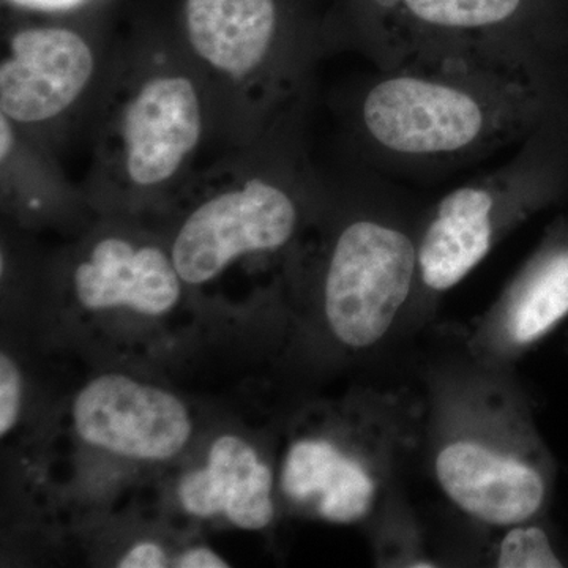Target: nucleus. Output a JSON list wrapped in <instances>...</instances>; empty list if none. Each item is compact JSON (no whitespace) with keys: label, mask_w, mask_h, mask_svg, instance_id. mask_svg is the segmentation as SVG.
Masks as SVG:
<instances>
[{"label":"nucleus","mask_w":568,"mask_h":568,"mask_svg":"<svg viewBox=\"0 0 568 568\" xmlns=\"http://www.w3.org/2000/svg\"><path fill=\"white\" fill-rule=\"evenodd\" d=\"M568 104V85L467 63L377 70L354 102L369 160L396 174H436L519 145Z\"/></svg>","instance_id":"obj_1"},{"label":"nucleus","mask_w":568,"mask_h":568,"mask_svg":"<svg viewBox=\"0 0 568 568\" xmlns=\"http://www.w3.org/2000/svg\"><path fill=\"white\" fill-rule=\"evenodd\" d=\"M358 41L377 70L467 63L568 84V21L545 0H372Z\"/></svg>","instance_id":"obj_2"},{"label":"nucleus","mask_w":568,"mask_h":568,"mask_svg":"<svg viewBox=\"0 0 568 568\" xmlns=\"http://www.w3.org/2000/svg\"><path fill=\"white\" fill-rule=\"evenodd\" d=\"M568 193V104L495 171L444 194L418 222L414 302L436 301L484 263L507 234Z\"/></svg>","instance_id":"obj_3"},{"label":"nucleus","mask_w":568,"mask_h":568,"mask_svg":"<svg viewBox=\"0 0 568 568\" xmlns=\"http://www.w3.org/2000/svg\"><path fill=\"white\" fill-rule=\"evenodd\" d=\"M418 222L390 203L366 205L332 241L323 275V308L332 335L351 349L379 345L413 304Z\"/></svg>","instance_id":"obj_4"},{"label":"nucleus","mask_w":568,"mask_h":568,"mask_svg":"<svg viewBox=\"0 0 568 568\" xmlns=\"http://www.w3.org/2000/svg\"><path fill=\"white\" fill-rule=\"evenodd\" d=\"M496 416V414H495ZM455 417L437 439L433 473L444 496L474 521L507 528L540 518L555 491L556 465L530 417Z\"/></svg>","instance_id":"obj_5"},{"label":"nucleus","mask_w":568,"mask_h":568,"mask_svg":"<svg viewBox=\"0 0 568 568\" xmlns=\"http://www.w3.org/2000/svg\"><path fill=\"white\" fill-rule=\"evenodd\" d=\"M308 181L293 163L234 175L183 220L173 257L183 283L213 282L253 254L282 252L301 230Z\"/></svg>","instance_id":"obj_6"},{"label":"nucleus","mask_w":568,"mask_h":568,"mask_svg":"<svg viewBox=\"0 0 568 568\" xmlns=\"http://www.w3.org/2000/svg\"><path fill=\"white\" fill-rule=\"evenodd\" d=\"M204 108L196 82L182 71H151L123 97L110 138L114 173L138 192L178 178L200 145Z\"/></svg>","instance_id":"obj_7"},{"label":"nucleus","mask_w":568,"mask_h":568,"mask_svg":"<svg viewBox=\"0 0 568 568\" xmlns=\"http://www.w3.org/2000/svg\"><path fill=\"white\" fill-rule=\"evenodd\" d=\"M82 440L115 455L162 462L192 436L189 410L178 396L121 375L97 377L73 406Z\"/></svg>","instance_id":"obj_8"},{"label":"nucleus","mask_w":568,"mask_h":568,"mask_svg":"<svg viewBox=\"0 0 568 568\" xmlns=\"http://www.w3.org/2000/svg\"><path fill=\"white\" fill-rule=\"evenodd\" d=\"M183 24L193 54L223 80L287 81L301 67L275 0H185Z\"/></svg>","instance_id":"obj_9"},{"label":"nucleus","mask_w":568,"mask_h":568,"mask_svg":"<svg viewBox=\"0 0 568 568\" xmlns=\"http://www.w3.org/2000/svg\"><path fill=\"white\" fill-rule=\"evenodd\" d=\"M95 67V52L80 33L21 29L0 63V114L17 125L54 121L81 99Z\"/></svg>","instance_id":"obj_10"},{"label":"nucleus","mask_w":568,"mask_h":568,"mask_svg":"<svg viewBox=\"0 0 568 568\" xmlns=\"http://www.w3.org/2000/svg\"><path fill=\"white\" fill-rule=\"evenodd\" d=\"M493 345L525 354L568 320V212L548 224L528 257L489 312Z\"/></svg>","instance_id":"obj_11"},{"label":"nucleus","mask_w":568,"mask_h":568,"mask_svg":"<svg viewBox=\"0 0 568 568\" xmlns=\"http://www.w3.org/2000/svg\"><path fill=\"white\" fill-rule=\"evenodd\" d=\"M392 459L366 458L325 437L295 440L284 457L282 489L325 521L353 525L372 514Z\"/></svg>","instance_id":"obj_12"},{"label":"nucleus","mask_w":568,"mask_h":568,"mask_svg":"<svg viewBox=\"0 0 568 568\" xmlns=\"http://www.w3.org/2000/svg\"><path fill=\"white\" fill-rule=\"evenodd\" d=\"M173 257L155 245L104 237L74 271V293L89 310L125 308L159 316L173 310L182 294Z\"/></svg>","instance_id":"obj_13"},{"label":"nucleus","mask_w":568,"mask_h":568,"mask_svg":"<svg viewBox=\"0 0 568 568\" xmlns=\"http://www.w3.org/2000/svg\"><path fill=\"white\" fill-rule=\"evenodd\" d=\"M179 499L194 517L224 514L242 529H263L274 519L271 469L252 446L231 435L213 443L204 469L183 477Z\"/></svg>","instance_id":"obj_14"},{"label":"nucleus","mask_w":568,"mask_h":568,"mask_svg":"<svg viewBox=\"0 0 568 568\" xmlns=\"http://www.w3.org/2000/svg\"><path fill=\"white\" fill-rule=\"evenodd\" d=\"M495 549V566L500 568H558L567 559L555 537L538 518L507 526Z\"/></svg>","instance_id":"obj_15"},{"label":"nucleus","mask_w":568,"mask_h":568,"mask_svg":"<svg viewBox=\"0 0 568 568\" xmlns=\"http://www.w3.org/2000/svg\"><path fill=\"white\" fill-rule=\"evenodd\" d=\"M21 375L13 358L0 355V435L7 436L20 416Z\"/></svg>","instance_id":"obj_16"},{"label":"nucleus","mask_w":568,"mask_h":568,"mask_svg":"<svg viewBox=\"0 0 568 568\" xmlns=\"http://www.w3.org/2000/svg\"><path fill=\"white\" fill-rule=\"evenodd\" d=\"M163 548L159 545L144 541V544L134 545L121 560L118 567L121 568H163L170 566Z\"/></svg>","instance_id":"obj_17"},{"label":"nucleus","mask_w":568,"mask_h":568,"mask_svg":"<svg viewBox=\"0 0 568 568\" xmlns=\"http://www.w3.org/2000/svg\"><path fill=\"white\" fill-rule=\"evenodd\" d=\"M175 567L181 568H226V562L219 555L207 548H193L183 552L181 558L175 560Z\"/></svg>","instance_id":"obj_18"},{"label":"nucleus","mask_w":568,"mask_h":568,"mask_svg":"<svg viewBox=\"0 0 568 568\" xmlns=\"http://www.w3.org/2000/svg\"><path fill=\"white\" fill-rule=\"evenodd\" d=\"M20 6L33 7V9H65V7L74 6L81 0H13Z\"/></svg>","instance_id":"obj_19"}]
</instances>
